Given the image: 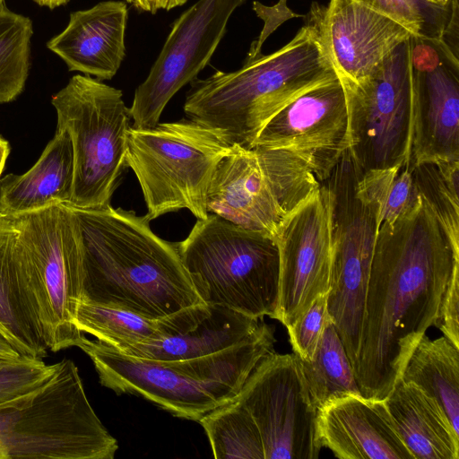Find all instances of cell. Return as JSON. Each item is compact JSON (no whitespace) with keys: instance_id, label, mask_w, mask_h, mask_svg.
<instances>
[{"instance_id":"cell-1","label":"cell","mask_w":459,"mask_h":459,"mask_svg":"<svg viewBox=\"0 0 459 459\" xmlns=\"http://www.w3.org/2000/svg\"><path fill=\"white\" fill-rule=\"evenodd\" d=\"M459 272L455 239L419 194L395 221L380 225L353 367L362 397L384 401L412 350L435 325L445 290Z\"/></svg>"},{"instance_id":"cell-2","label":"cell","mask_w":459,"mask_h":459,"mask_svg":"<svg viewBox=\"0 0 459 459\" xmlns=\"http://www.w3.org/2000/svg\"><path fill=\"white\" fill-rule=\"evenodd\" d=\"M82 255V299L160 319L204 303L182 262L178 242L157 236L146 215L70 205Z\"/></svg>"},{"instance_id":"cell-3","label":"cell","mask_w":459,"mask_h":459,"mask_svg":"<svg viewBox=\"0 0 459 459\" xmlns=\"http://www.w3.org/2000/svg\"><path fill=\"white\" fill-rule=\"evenodd\" d=\"M335 75L316 25L307 15L294 38L277 51L245 60L238 70L192 81L184 111L188 119L218 131L230 146L252 149L273 116Z\"/></svg>"},{"instance_id":"cell-4","label":"cell","mask_w":459,"mask_h":459,"mask_svg":"<svg viewBox=\"0 0 459 459\" xmlns=\"http://www.w3.org/2000/svg\"><path fill=\"white\" fill-rule=\"evenodd\" d=\"M274 327L260 323L244 342L203 357L155 360L122 353L84 336L77 343L100 383L117 394L141 396L176 417L199 421L238 394L258 362L273 351Z\"/></svg>"},{"instance_id":"cell-5","label":"cell","mask_w":459,"mask_h":459,"mask_svg":"<svg viewBox=\"0 0 459 459\" xmlns=\"http://www.w3.org/2000/svg\"><path fill=\"white\" fill-rule=\"evenodd\" d=\"M200 299L261 319H277L280 255L275 239L209 213L178 242Z\"/></svg>"},{"instance_id":"cell-6","label":"cell","mask_w":459,"mask_h":459,"mask_svg":"<svg viewBox=\"0 0 459 459\" xmlns=\"http://www.w3.org/2000/svg\"><path fill=\"white\" fill-rule=\"evenodd\" d=\"M32 398L0 407V459H113L117 441L91 407L74 362Z\"/></svg>"},{"instance_id":"cell-7","label":"cell","mask_w":459,"mask_h":459,"mask_svg":"<svg viewBox=\"0 0 459 459\" xmlns=\"http://www.w3.org/2000/svg\"><path fill=\"white\" fill-rule=\"evenodd\" d=\"M231 147L218 131L191 119L131 126L126 162L141 186L148 220L180 209L205 219L210 181Z\"/></svg>"},{"instance_id":"cell-8","label":"cell","mask_w":459,"mask_h":459,"mask_svg":"<svg viewBox=\"0 0 459 459\" xmlns=\"http://www.w3.org/2000/svg\"><path fill=\"white\" fill-rule=\"evenodd\" d=\"M122 91L90 75H74L52 96L56 128L65 129L74 158L70 205L99 208L110 204L126 167L127 133L132 119Z\"/></svg>"},{"instance_id":"cell-9","label":"cell","mask_w":459,"mask_h":459,"mask_svg":"<svg viewBox=\"0 0 459 459\" xmlns=\"http://www.w3.org/2000/svg\"><path fill=\"white\" fill-rule=\"evenodd\" d=\"M319 186L307 165L288 151L233 145L212 174L207 212L274 238L283 221Z\"/></svg>"},{"instance_id":"cell-10","label":"cell","mask_w":459,"mask_h":459,"mask_svg":"<svg viewBox=\"0 0 459 459\" xmlns=\"http://www.w3.org/2000/svg\"><path fill=\"white\" fill-rule=\"evenodd\" d=\"M27 255L30 287L42 337L57 352L76 346L82 333L75 316L82 293V255L67 204L12 215Z\"/></svg>"},{"instance_id":"cell-11","label":"cell","mask_w":459,"mask_h":459,"mask_svg":"<svg viewBox=\"0 0 459 459\" xmlns=\"http://www.w3.org/2000/svg\"><path fill=\"white\" fill-rule=\"evenodd\" d=\"M222 408L260 437L264 459L318 458V410L295 353L266 354Z\"/></svg>"},{"instance_id":"cell-12","label":"cell","mask_w":459,"mask_h":459,"mask_svg":"<svg viewBox=\"0 0 459 459\" xmlns=\"http://www.w3.org/2000/svg\"><path fill=\"white\" fill-rule=\"evenodd\" d=\"M362 170L347 150L325 183L331 194L332 264L327 311L352 368L359 347L370 265L379 229L358 195Z\"/></svg>"},{"instance_id":"cell-13","label":"cell","mask_w":459,"mask_h":459,"mask_svg":"<svg viewBox=\"0 0 459 459\" xmlns=\"http://www.w3.org/2000/svg\"><path fill=\"white\" fill-rule=\"evenodd\" d=\"M411 38L397 46L370 76L357 82L340 77L348 103V151L363 172L410 164L413 101Z\"/></svg>"},{"instance_id":"cell-14","label":"cell","mask_w":459,"mask_h":459,"mask_svg":"<svg viewBox=\"0 0 459 459\" xmlns=\"http://www.w3.org/2000/svg\"><path fill=\"white\" fill-rule=\"evenodd\" d=\"M247 0H198L172 24L147 78L135 90L133 127L151 128L171 98L207 65L233 12Z\"/></svg>"},{"instance_id":"cell-15","label":"cell","mask_w":459,"mask_h":459,"mask_svg":"<svg viewBox=\"0 0 459 459\" xmlns=\"http://www.w3.org/2000/svg\"><path fill=\"white\" fill-rule=\"evenodd\" d=\"M412 141L410 166L459 160L458 55L440 39L411 36Z\"/></svg>"},{"instance_id":"cell-16","label":"cell","mask_w":459,"mask_h":459,"mask_svg":"<svg viewBox=\"0 0 459 459\" xmlns=\"http://www.w3.org/2000/svg\"><path fill=\"white\" fill-rule=\"evenodd\" d=\"M274 239L280 255L277 320L288 327L330 290L331 194L325 183L283 221Z\"/></svg>"},{"instance_id":"cell-17","label":"cell","mask_w":459,"mask_h":459,"mask_svg":"<svg viewBox=\"0 0 459 459\" xmlns=\"http://www.w3.org/2000/svg\"><path fill=\"white\" fill-rule=\"evenodd\" d=\"M255 146L288 151L320 183L326 180L350 147L347 96L338 74L273 116L259 133Z\"/></svg>"},{"instance_id":"cell-18","label":"cell","mask_w":459,"mask_h":459,"mask_svg":"<svg viewBox=\"0 0 459 459\" xmlns=\"http://www.w3.org/2000/svg\"><path fill=\"white\" fill-rule=\"evenodd\" d=\"M307 15L338 75L359 82L374 74L401 43L415 35L392 16L358 0L314 2Z\"/></svg>"},{"instance_id":"cell-19","label":"cell","mask_w":459,"mask_h":459,"mask_svg":"<svg viewBox=\"0 0 459 459\" xmlns=\"http://www.w3.org/2000/svg\"><path fill=\"white\" fill-rule=\"evenodd\" d=\"M259 319L204 303L158 319V334L122 353L155 360H178L218 352L247 340Z\"/></svg>"},{"instance_id":"cell-20","label":"cell","mask_w":459,"mask_h":459,"mask_svg":"<svg viewBox=\"0 0 459 459\" xmlns=\"http://www.w3.org/2000/svg\"><path fill=\"white\" fill-rule=\"evenodd\" d=\"M321 444L341 459H414L385 401L347 395L317 412Z\"/></svg>"},{"instance_id":"cell-21","label":"cell","mask_w":459,"mask_h":459,"mask_svg":"<svg viewBox=\"0 0 459 459\" xmlns=\"http://www.w3.org/2000/svg\"><path fill=\"white\" fill-rule=\"evenodd\" d=\"M128 10L123 1H103L87 10L73 12L65 29L47 47L69 71L110 80L126 56Z\"/></svg>"},{"instance_id":"cell-22","label":"cell","mask_w":459,"mask_h":459,"mask_svg":"<svg viewBox=\"0 0 459 459\" xmlns=\"http://www.w3.org/2000/svg\"><path fill=\"white\" fill-rule=\"evenodd\" d=\"M0 324L27 357L42 359L48 356L30 287L26 249L13 217L1 212Z\"/></svg>"},{"instance_id":"cell-23","label":"cell","mask_w":459,"mask_h":459,"mask_svg":"<svg viewBox=\"0 0 459 459\" xmlns=\"http://www.w3.org/2000/svg\"><path fill=\"white\" fill-rule=\"evenodd\" d=\"M74 158L71 137L56 128L39 159L22 175L0 178V212L17 215L58 204H71Z\"/></svg>"},{"instance_id":"cell-24","label":"cell","mask_w":459,"mask_h":459,"mask_svg":"<svg viewBox=\"0 0 459 459\" xmlns=\"http://www.w3.org/2000/svg\"><path fill=\"white\" fill-rule=\"evenodd\" d=\"M384 401L414 459L459 458V435L435 399L399 380Z\"/></svg>"},{"instance_id":"cell-25","label":"cell","mask_w":459,"mask_h":459,"mask_svg":"<svg viewBox=\"0 0 459 459\" xmlns=\"http://www.w3.org/2000/svg\"><path fill=\"white\" fill-rule=\"evenodd\" d=\"M435 399L459 435V348L448 338L426 334L410 354L400 379Z\"/></svg>"},{"instance_id":"cell-26","label":"cell","mask_w":459,"mask_h":459,"mask_svg":"<svg viewBox=\"0 0 459 459\" xmlns=\"http://www.w3.org/2000/svg\"><path fill=\"white\" fill-rule=\"evenodd\" d=\"M299 361L309 395L317 410L337 398L361 395L351 360L331 318L312 358L307 360L299 358Z\"/></svg>"},{"instance_id":"cell-27","label":"cell","mask_w":459,"mask_h":459,"mask_svg":"<svg viewBox=\"0 0 459 459\" xmlns=\"http://www.w3.org/2000/svg\"><path fill=\"white\" fill-rule=\"evenodd\" d=\"M75 325L120 352L158 334V319L84 300L78 305Z\"/></svg>"},{"instance_id":"cell-28","label":"cell","mask_w":459,"mask_h":459,"mask_svg":"<svg viewBox=\"0 0 459 459\" xmlns=\"http://www.w3.org/2000/svg\"><path fill=\"white\" fill-rule=\"evenodd\" d=\"M357 193L375 212L379 227L395 221L419 197L410 164L362 172Z\"/></svg>"},{"instance_id":"cell-29","label":"cell","mask_w":459,"mask_h":459,"mask_svg":"<svg viewBox=\"0 0 459 459\" xmlns=\"http://www.w3.org/2000/svg\"><path fill=\"white\" fill-rule=\"evenodd\" d=\"M31 20L0 7V104L23 91L30 66Z\"/></svg>"},{"instance_id":"cell-30","label":"cell","mask_w":459,"mask_h":459,"mask_svg":"<svg viewBox=\"0 0 459 459\" xmlns=\"http://www.w3.org/2000/svg\"><path fill=\"white\" fill-rule=\"evenodd\" d=\"M418 193L449 234L459 240V160L410 166Z\"/></svg>"},{"instance_id":"cell-31","label":"cell","mask_w":459,"mask_h":459,"mask_svg":"<svg viewBox=\"0 0 459 459\" xmlns=\"http://www.w3.org/2000/svg\"><path fill=\"white\" fill-rule=\"evenodd\" d=\"M60 363L24 358L0 366V407L32 398L56 376Z\"/></svg>"},{"instance_id":"cell-32","label":"cell","mask_w":459,"mask_h":459,"mask_svg":"<svg viewBox=\"0 0 459 459\" xmlns=\"http://www.w3.org/2000/svg\"><path fill=\"white\" fill-rule=\"evenodd\" d=\"M392 16L415 35L440 38L448 21V10L428 4L424 0H358Z\"/></svg>"},{"instance_id":"cell-33","label":"cell","mask_w":459,"mask_h":459,"mask_svg":"<svg viewBox=\"0 0 459 459\" xmlns=\"http://www.w3.org/2000/svg\"><path fill=\"white\" fill-rule=\"evenodd\" d=\"M329 319L327 294H323L295 323L286 327L293 353L301 359H311Z\"/></svg>"},{"instance_id":"cell-34","label":"cell","mask_w":459,"mask_h":459,"mask_svg":"<svg viewBox=\"0 0 459 459\" xmlns=\"http://www.w3.org/2000/svg\"><path fill=\"white\" fill-rule=\"evenodd\" d=\"M459 272L448 283L440 304L437 326L456 347L459 348Z\"/></svg>"},{"instance_id":"cell-35","label":"cell","mask_w":459,"mask_h":459,"mask_svg":"<svg viewBox=\"0 0 459 459\" xmlns=\"http://www.w3.org/2000/svg\"><path fill=\"white\" fill-rule=\"evenodd\" d=\"M285 2L286 0H281L273 6H265L258 1L253 3V10L264 22V25L258 39L251 44L246 60L254 59L262 54L261 48L263 43L283 22L293 17L302 16L292 13L286 6Z\"/></svg>"},{"instance_id":"cell-36","label":"cell","mask_w":459,"mask_h":459,"mask_svg":"<svg viewBox=\"0 0 459 459\" xmlns=\"http://www.w3.org/2000/svg\"><path fill=\"white\" fill-rule=\"evenodd\" d=\"M126 2L132 4L138 11L154 14L160 9L169 11L181 6L187 0H126Z\"/></svg>"},{"instance_id":"cell-37","label":"cell","mask_w":459,"mask_h":459,"mask_svg":"<svg viewBox=\"0 0 459 459\" xmlns=\"http://www.w3.org/2000/svg\"><path fill=\"white\" fill-rule=\"evenodd\" d=\"M0 354L13 358H29L25 355L21 344L13 335L0 324Z\"/></svg>"},{"instance_id":"cell-38","label":"cell","mask_w":459,"mask_h":459,"mask_svg":"<svg viewBox=\"0 0 459 459\" xmlns=\"http://www.w3.org/2000/svg\"><path fill=\"white\" fill-rule=\"evenodd\" d=\"M10 150L9 142L0 135V178L9 156Z\"/></svg>"},{"instance_id":"cell-39","label":"cell","mask_w":459,"mask_h":459,"mask_svg":"<svg viewBox=\"0 0 459 459\" xmlns=\"http://www.w3.org/2000/svg\"><path fill=\"white\" fill-rule=\"evenodd\" d=\"M40 6H47L49 9H54L60 5L65 4L69 0H33Z\"/></svg>"},{"instance_id":"cell-40","label":"cell","mask_w":459,"mask_h":459,"mask_svg":"<svg viewBox=\"0 0 459 459\" xmlns=\"http://www.w3.org/2000/svg\"><path fill=\"white\" fill-rule=\"evenodd\" d=\"M24 359V358L13 359V358H9V357H6V356H4V355L0 354V366H2L4 364H6V363H9V362H12V361L20 360V359Z\"/></svg>"},{"instance_id":"cell-41","label":"cell","mask_w":459,"mask_h":459,"mask_svg":"<svg viewBox=\"0 0 459 459\" xmlns=\"http://www.w3.org/2000/svg\"><path fill=\"white\" fill-rule=\"evenodd\" d=\"M4 4V0H0V7Z\"/></svg>"}]
</instances>
